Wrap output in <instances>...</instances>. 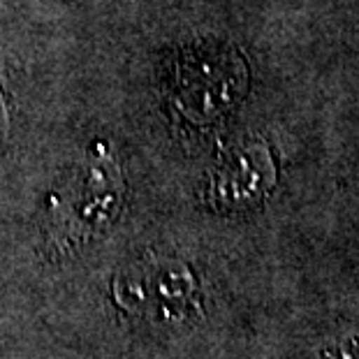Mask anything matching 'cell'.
I'll use <instances>...</instances> for the list:
<instances>
[{
    "label": "cell",
    "mask_w": 359,
    "mask_h": 359,
    "mask_svg": "<svg viewBox=\"0 0 359 359\" xmlns=\"http://www.w3.org/2000/svg\"><path fill=\"white\" fill-rule=\"evenodd\" d=\"M276 186V165L262 142L241 144L218 163L209 202L220 211H246L262 204Z\"/></svg>",
    "instance_id": "obj_3"
},
{
    "label": "cell",
    "mask_w": 359,
    "mask_h": 359,
    "mask_svg": "<svg viewBox=\"0 0 359 359\" xmlns=\"http://www.w3.org/2000/svg\"><path fill=\"white\" fill-rule=\"evenodd\" d=\"M325 359H359V330L343 336L332 350H327Z\"/></svg>",
    "instance_id": "obj_4"
},
{
    "label": "cell",
    "mask_w": 359,
    "mask_h": 359,
    "mask_svg": "<svg viewBox=\"0 0 359 359\" xmlns=\"http://www.w3.org/2000/svg\"><path fill=\"white\" fill-rule=\"evenodd\" d=\"M114 297L128 313L156 325H183L202 316L200 283L179 259L133 264L116 276Z\"/></svg>",
    "instance_id": "obj_2"
},
{
    "label": "cell",
    "mask_w": 359,
    "mask_h": 359,
    "mask_svg": "<svg viewBox=\"0 0 359 359\" xmlns=\"http://www.w3.org/2000/svg\"><path fill=\"white\" fill-rule=\"evenodd\" d=\"M123 195L116 160L97 144L49 200L44 234L53 253H74L109 232L123 209Z\"/></svg>",
    "instance_id": "obj_1"
}]
</instances>
